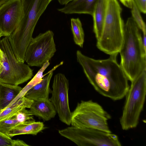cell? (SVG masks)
I'll list each match as a JSON object with an SVG mask.
<instances>
[{
  "instance_id": "6da1fadb",
  "label": "cell",
  "mask_w": 146,
  "mask_h": 146,
  "mask_svg": "<svg viewBox=\"0 0 146 146\" xmlns=\"http://www.w3.org/2000/svg\"><path fill=\"white\" fill-rule=\"evenodd\" d=\"M117 54L110 55L106 59L96 60L84 55L79 50L76 53L77 62L95 90L114 101L125 96L130 87L129 80L117 61Z\"/></svg>"
},
{
  "instance_id": "7a4b0ae2",
  "label": "cell",
  "mask_w": 146,
  "mask_h": 146,
  "mask_svg": "<svg viewBox=\"0 0 146 146\" xmlns=\"http://www.w3.org/2000/svg\"><path fill=\"white\" fill-rule=\"evenodd\" d=\"M123 38L119 52L120 64L131 82L146 70V50L140 29L132 17L128 18L124 24Z\"/></svg>"
},
{
  "instance_id": "3957f363",
  "label": "cell",
  "mask_w": 146,
  "mask_h": 146,
  "mask_svg": "<svg viewBox=\"0 0 146 146\" xmlns=\"http://www.w3.org/2000/svg\"><path fill=\"white\" fill-rule=\"evenodd\" d=\"M122 11L117 0H108L102 34L96 46L110 55L118 54L123 43L124 24L121 16Z\"/></svg>"
},
{
  "instance_id": "277c9868",
  "label": "cell",
  "mask_w": 146,
  "mask_h": 146,
  "mask_svg": "<svg viewBox=\"0 0 146 146\" xmlns=\"http://www.w3.org/2000/svg\"><path fill=\"white\" fill-rule=\"evenodd\" d=\"M53 0H21L23 15L19 25L8 36L11 44L21 50L26 49L40 17Z\"/></svg>"
},
{
  "instance_id": "5b68a950",
  "label": "cell",
  "mask_w": 146,
  "mask_h": 146,
  "mask_svg": "<svg viewBox=\"0 0 146 146\" xmlns=\"http://www.w3.org/2000/svg\"><path fill=\"white\" fill-rule=\"evenodd\" d=\"M146 94V70L133 81L125 95L126 100L120 123L122 129L127 130L137 126L143 109Z\"/></svg>"
},
{
  "instance_id": "8992f818",
  "label": "cell",
  "mask_w": 146,
  "mask_h": 146,
  "mask_svg": "<svg viewBox=\"0 0 146 146\" xmlns=\"http://www.w3.org/2000/svg\"><path fill=\"white\" fill-rule=\"evenodd\" d=\"M110 115L92 100H82L72 112L71 124L79 128H93L111 133L108 123Z\"/></svg>"
},
{
  "instance_id": "52a82bcc",
  "label": "cell",
  "mask_w": 146,
  "mask_h": 146,
  "mask_svg": "<svg viewBox=\"0 0 146 146\" xmlns=\"http://www.w3.org/2000/svg\"><path fill=\"white\" fill-rule=\"evenodd\" d=\"M0 48L3 54L0 82L18 85L31 78L33 70L17 61L7 36L0 40Z\"/></svg>"
},
{
  "instance_id": "ba28073f",
  "label": "cell",
  "mask_w": 146,
  "mask_h": 146,
  "mask_svg": "<svg viewBox=\"0 0 146 146\" xmlns=\"http://www.w3.org/2000/svg\"><path fill=\"white\" fill-rule=\"evenodd\" d=\"M58 132L79 146L121 145L116 135L96 129L72 126L59 130Z\"/></svg>"
},
{
  "instance_id": "9c48e42d",
  "label": "cell",
  "mask_w": 146,
  "mask_h": 146,
  "mask_svg": "<svg viewBox=\"0 0 146 146\" xmlns=\"http://www.w3.org/2000/svg\"><path fill=\"white\" fill-rule=\"evenodd\" d=\"M54 34L50 30L33 38L26 49L25 61L30 66L42 67L49 61L56 51Z\"/></svg>"
},
{
  "instance_id": "30bf717a",
  "label": "cell",
  "mask_w": 146,
  "mask_h": 146,
  "mask_svg": "<svg viewBox=\"0 0 146 146\" xmlns=\"http://www.w3.org/2000/svg\"><path fill=\"white\" fill-rule=\"evenodd\" d=\"M69 82L63 74L58 73L54 78L52 96L49 100L53 105L60 120L66 124H71L72 112L68 97Z\"/></svg>"
},
{
  "instance_id": "8fae6325",
  "label": "cell",
  "mask_w": 146,
  "mask_h": 146,
  "mask_svg": "<svg viewBox=\"0 0 146 146\" xmlns=\"http://www.w3.org/2000/svg\"><path fill=\"white\" fill-rule=\"evenodd\" d=\"M23 15L21 0H9L0 6V31L8 36L19 25Z\"/></svg>"
},
{
  "instance_id": "7c38bea8",
  "label": "cell",
  "mask_w": 146,
  "mask_h": 146,
  "mask_svg": "<svg viewBox=\"0 0 146 146\" xmlns=\"http://www.w3.org/2000/svg\"><path fill=\"white\" fill-rule=\"evenodd\" d=\"M63 63V61L61 62L49 72L48 74L43 77L41 81L29 89L24 96L33 101L48 99L49 95L51 92L50 83L53 74V71Z\"/></svg>"
},
{
  "instance_id": "4fadbf2b",
  "label": "cell",
  "mask_w": 146,
  "mask_h": 146,
  "mask_svg": "<svg viewBox=\"0 0 146 146\" xmlns=\"http://www.w3.org/2000/svg\"><path fill=\"white\" fill-rule=\"evenodd\" d=\"M98 0H74L58 9L65 14H85L92 15Z\"/></svg>"
},
{
  "instance_id": "5bb4252c",
  "label": "cell",
  "mask_w": 146,
  "mask_h": 146,
  "mask_svg": "<svg viewBox=\"0 0 146 146\" xmlns=\"http://www.w3.org/2000/svg\"><path fill=\"white\" fill-rule=\"evenodd\" d=\"M29 111L33 115L38 117L44 121L54 117L56 113L55 108L49 99L34 100Z\"/></svg>"
},
{
  "instance_id": "9a60e30c",
  "label": "cell",
  "mask_w": 146,
  "mask_h": 146,
  "mask_svg": "<svg viewBox=\"0 0 146 146\" xmlns=\"http://www.w3.org/2000/svg\"><path fill=\"white\" fill-rule=\"evenodd\" d=\"M108 0H98L92 15L93 21V31L97 40L102 34L106 15Z\"/></svg>"
},
{
  "instance_id": "2e32d148",
  "label": "cell",
  "mask_w": 146,
  "mask_h": 146,
  "mask_svg": "<svg viewBox=\"0 0 146 146\" xmlns=\"http://www.w3.org/2000/svg\"><path fill=\"white\" fill-rule=\"evenodd\" d=\"M43 123L35 121H29L22 122L12 129L8 135L10 137L20 135H36L45 129Z\"/></svg>"
},
{
  "instance_id": "e0dca14e",
  "label": "cell",
  "mask_w": 146,
  "mask_h": 146,
  "mask_svg": "<svg viewBox=\"0 0 146 146\" xmlns=\"http://www.w3.org/2000/svg\"><path fill=\"white\" fill-rule=\"evenodd\" d=\"M22 89L18 85L0 82V110L7 107L18 95Z\"/></svg>"
},
{
  "instance_id": "ac0fdd59",
  "label": "cell",
  "mask_w": 146,
  "mask_h": 146,
  "mask_svg": "<svg viewBox=\"0 0 146 146\" xmlns=\"http://www.w3.org/2000/svg\"><path fill=\"white\" fill-rule=\"evenodd\" d=\"M33 100L23 96L11 105L0 110V121L11 118L24 108H30Z\"/></svg>"
},
{
  "instance_id": "d6986e66",
  "label": "cell",
  "mask_w": 146,
  "mask_h": 146,
  "mask_svg": "<svg viewBox=\"0 0 146 146\" xmlns=\"http://www.w3.org/2000/svg\"><path fill=\"white\" fill-rule=\"evenodd\" d=\"M49 64V61H47L44 64L33 78L24 88L22 89L18 95L8 106L11 105L20 98L24 96L26 93L29 89L40 82L42 80L44 76L46 74L44 75L43 74L44 71Z\"/></svg>"
},
{
  "instance_id": "ffe728a7",
  "label": "cell",
  "mask_w": 146,
  "mask_h": 146,
  "mask_svg": "<svg viewBox=\"0 0 146 146\" xmlns=\"http://www.w3.org/2000/svg\"><path fill=\"white\" fill-rule=\"evenodd\" d=\"M71 29L74 41L76 44L82 48L84 42V34L81 21L79 18L71 19Z\"/></svg>"
},
{
  "instance_id": "44dd1931",
  "label": "cell",
  "mask_w": 146,
  "mask_h": 146,
  "mask_svg": "<svg viewBox=\"0 0 146 146\" xmlns=\"http://www.w3.org/2000/svg\"><path fill=\"white\" fill-rule=\"evenodd\" d=\"M131 13L132 18L142 33L143 35H146L145 24L143 21L140 13V11L134 1L132 0Z\"/></svg>"
},
{
  "instance_id": "7402d4cb",
  "label": "cell",
  "mask_w": 146,
  "mask_h": 146,
  "mask_svg": "<svg viewBox=\"0 0 146 146\" xmlns=\"http://www.w3.org/2000/svg\"><path fill=\"white\" fill-rule=\"evenodd\" d=\"M29 146L23 141L13 140L10 136L0 131V146Z\"/></svg>"
},
{
  "instance_id": "603a6c76",
  "label": "cell",
  "mask_w": 146,
  "mask_h": 146,
  "mask_svg": "<svg viewBox=\"0 0 146 146\" xmlns=\"http://www.w3.org/2000/svg\"><path fill=\"white\" fill-rule=\"evenodd\" d=\"M21 123L13 116L0 121V131L9 136L8 134L9 131Z\"/></svg>"
},
{
  "instance_id": "cb8c5ba5",
  "label": "cell",
  "mask_w": 146,
  "mask_h": 146,
  "mask_svg": "<svg viewBox=\"0 0 146 146\" xmlns=\"http://www.w3.org/2000/svg\"><path fill=\"white\" fill-rule=\"evenodd\" d=\"M33 115L29 110L24 108L20 110L13 116L20 123L29 121H35Z\"/></svg>"
},
{
  "instance_id": "d4e9b609",
  "label": "cell",
  "mask_w": 146,
  "mask_h": 146,
  "mask_svg": "<svg viewBox=\"0 0 146 146\" xmlns=\"http://www.w3.org/2000/svg\"><path fill=\"white\" fill-rule=\"evenodd\" d=\"M140 12L145 14L146 12V0H133Z\"/></svg>"
},
{
  "instance_id": "484cf974",
  "label": "cell",
  "mask_w": 146,
  "mask_h": 146,
  "mask_svg": "<svg viewBox=\"0 0 146 146\" xmlns=\"http://www.w3.org/2000/svg\"><path fill=\"white\" fill-rule=\"evenodd\" d=\"M120 2L126 7L131 9L132 0H119Z\"/></svg>"
},
{
  "instance_id": "4316f807",
  "label": "cell",
  "mask_w": 146,
  "mask_h": 146,
  "mask_svg": "<svg viewBox=\"0 0 146 146\" xmlns=\"http://www.w3.org/2000/svg\"><path fill=\"white\" fill-rule=\"evenodd\" d=\"M74 0H57L58 2L61 5H66Z\"/></svg>"
},
{
  "instance_id": "83f0119b",
  "label": "cell",
  "mask_w": 146,
  "mask_h": 146,
  "mask_svg": "<svg viewBox=\"0 0 146 146\" xmlns=\"http://www.w3.org/2000/svg\"><path fill=\"white\" fill-rule=\"evenodd\" d=\"M3 52L0 48V73L2 68V62L3 58Z\"/></svg>"
},
{
  "instance_id": "f1b7e54d",
  "label": "cell",
  "mask_w": 146,
  "mask_h": 146,
  "mask_svg": "<svg viewBox=\"0 0 146 146\" xmlns=\"http://www.w3.org/2000/svg\"><path fill=\"white\" fill-rule=\"evenodd\" d=\"M9 0H0V6Z\"/></svg>"
},
{
  "instance_id": "f546056e",
  "label": "cell",
  "mask_w": 146,
  "mask_h": 146,
  "mask_svg": "<svg viewBox=\"0 0 146 146\" xmlns=\"http://www.w3.org/2000/svg\"><path fill=\"white\" fill-rule=\"evenodd\" d=\"M3 36V34L0 31V38L1 36Z\"/></svg>"
}]
</instances>
